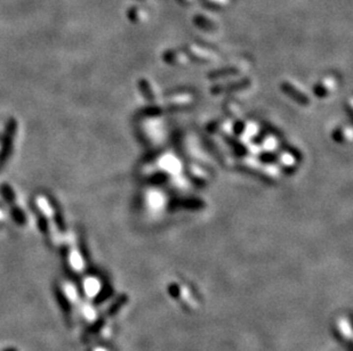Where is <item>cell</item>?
Masks as SVG:
<instances>
[{
    "label": "cell",
    "instance_id": "1",
    "mask_svg": "<svg viewBox=\"0 0 353 351\" xmlns=\"http://www.w3.org/2000/svg\"><path fill=\"white\" fill-rule=\"evenodd\" d=\"M55 297L59 308H61L65 314H69L70 311H71V303H70V301L65 294L63 293V291L59 289H55Z\"/></svg>",
    "mask_w": 353,
    "mask_h": 351
},
{
    "label": "cell",
    "instance_id": "2",
    "mask_svg": "<svg viewBox=\"0 0 353 351\" xmlns=\"http://www.w3.org/2000/svg\"><path fill=\"white\" fill-rule=\"evenodd\" d=\"M338 329H340V332L342 333V335H343L344 338H347L348 340L351 339V336H352L351 325H350V323H349L348 319H345V318L340 319V322H338Z\"/></svg>",
    "mask_w": 353,
    "mask_h": 351
},
{
    "label": "cell",
    "instance_id": "3",
    "mask_svg": "<svg viewBox=\"0 0 353 351\" xmlns=\"http://www.w3.org/2000/svg\"><path fill=\"white\" fill-rule=\"evenodd\" d=\"M111 293H112V291H111V289H109V287H104V289H101L97 292L96 296H95V297H94V303L95 304H100L102 302H104L105 300L110 297Z\"/></svg>",
    "mask_w": 353,
    "mask_h": 351
},
{
    "label": "cell",
    "instance_id": "4",
    "mask_svg": "<svg viewBox=\"0 0 353 351\" xmlns=\"http://www.w3.org/2000/svg\"><path fill=\"white\" fill-rule=\"evenodd\" d=\"M125 301H126V297H125V300H123V297H120V299L117 301V302L114 303V304H112V306L110 307V309H109V313H108V314L110 315V316H112V315H115V314L117 313V311L119 310V308L121 307L123 303H125Z\"/></svg>",
    "mask_w": 353,
    "mask_h": 351
},
{
    "label": "cell",
    "instance_id": "5",
    "mask_svg": "<svg viewBox=\"0 0 353 351\" xmlns=\"http://www.w3.org/2000/svg\"><path fill=\"white\" fill-rule=\"evenodd\" d=\"M1 351H17V349L14 348V347H9V348H6V349H3Z\"/></svg>",
    "mask_w": 353,
    "mask_h": 351
}]
</instances>
